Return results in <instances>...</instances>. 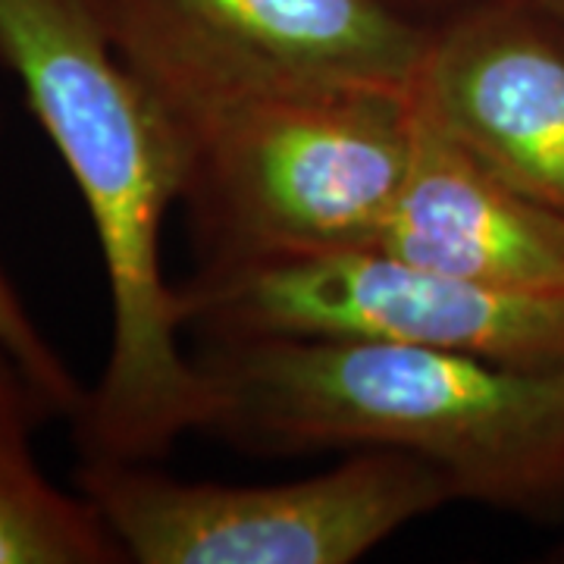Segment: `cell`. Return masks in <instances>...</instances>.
Returning <instances> with one entry per match:
<instances>
[{"label": "cell", "instance_id": "6da1fadb", "mask_svg": "<svg viewBox=\"0 0 564 564\" xmlns=\"http://www.w3.org/2000/svg\"><path fill=\"white\" fill-rule=\"evenodd\" d=\"M107 32L173 126L198 270L236 276L370 248L404 180L414 88L304 73L166 0H98Z\"/></svg>", "mask_w": 564, "mask_h": 564}, {"label": "cell", "instance_id": "7a4b0ae2", "mask_svg": "<svg viewBox=\"0 0 564 564\" xmlns=\"http://www.w3.org/2000/svg\"><path fill=\"white\" fill-rule=\"evenodd\" d=\"M0 66L76 182L107 276L110 348L73 421L79 455L161 462L217 411L163 267L166 214L185 188L180 139L98 0H0Z\"/></svg>", "mask_w": 564, "mask_h": 564}, {"label": "cell", "instance_id": "3957f363", "mask_svg": "<svg viewBox=\"0 0 564 564\" xmlns=\"http://www.w3.org/2000/svg\"><path fill=\"white\" fill-rule=\"evenodd\" d=\"M207 433L248 455L386 448L433 464L458 502L564 514V370L361 339L207 343Z\"/></svg>", "mask_w": 564, "mask_h": 564}, {"label": "cell", "instance_id": "277c9868", "mask_svg": "<svg viewBox=\"0 0 564 564\" xmlns=\"http://www.w3.org/2000/svg\"><path fill=\"white\" fill-rule=\"evenodd\" d=\"M73 486L132 564H351L458 502L433 464L386 448L345 452L321 474L254 486L82 455Z\"/></svg>", "mask_w": 564, "mask_h": 564}, {"label": "cell", "instance_id": "5b68a950", "mask_svg": "<svg viewBox=\"0 0 564 564\" xmlns=\"http://www.w3.org/2000/svg\"><path fill=\"white\" fill-rule=\"evenodd\" d=\"M185 329L207 343L361 339L564 370V295L514 292L355 248L180 285Z\"/></svg>", "mask_w": 564, "mask_h": 564}, {"label": "cell", "instance_id": "8992f818", "mask_svg": "<svg viewBox=\"0 0 564 564\" xmlns=\"http://www.w3.org/2000/svg\"><path fill=\"white\" fill-rule=\"evenodd\" d=\"M414 104L492 173L564 217V25L480 0L430 32Z\"/></svg>", "mask_w": 564, "mask_h": 564}, {"label": "cell", "instance_id": "52a82bcc", "mask_svg": "<svg viewBox=\"0 0 564 564\" xmlns=\"http://www.w3.org/2000/svg\"><path fill=\"white\" fill-rule=\"evenodd\" d=\"M377 248L496 289L564 295V217L492 173L417 104Z\"/></svg>", "mask_w": 564, "mask_h": 564}, {"label": "cell", "instance_id": "ba28073f", "mask_svg": "<svg viewBox=\"0 0 564 564\" xmlns=\"http://www.w3.org/2000/svg\"><path fill=\"white\" fill-rule=\"evenodd\" d=\"M210 32L326 79L411 91L430 32L383 0H166Z\"/></svg>", "mask_w": 564, "mask_h": 564}, {"label": "cell", "instance_id": "9c48e42d", "mask_svg": "<svg viewBox=\"0 0 564 564\" xmlns=\"http://www.w3.org/2000/svg\"><path fill=\"white\" fill-rule=\"evenodd\" d=\"M61 411L0 339V564H126V552L79 489L39 462V430Z\"/></svg>", "mask_w": 564, "mask_h": 564}, {"label": "cell", "instance_id": "30bf717a", "mask_svg": "<svg viewBox=\"0 0 564 564\" xmlns=\"http://www.w3.org/2000/svg\"><path fill=\"white\" fill-rule=\"evenodd\" d=\"M0 132H3V113H0ZM0 339L17 351V358L35 377V383L47 392V399L61 411V417H66L69 423L76 421L82 404L88 399V389L66 367L61 351L47 343V336L39 329L35 317L29 314V307L22 302L3 263H0Z\"/></svg>", "mask_w": 564, "mask_h": 564}, {"label": "cell", "instance_id": "8fae6325", "mask_svg": "<svg viewBox=\"0 0 564 564\" xmlns=\"http://www.w3.org/2000/svg\"><path fill=\"white\" fill-rule=\"evenodd\" d=\"M386 7H392L395 13H402L408 20L421 22L426 29H436L440 22L458 17L462 10L480 3V0H383Z\"/></svg>", "mask_w": 564, "mask_h": 564}, {"label": "cell", "instance_id": "7c38bea8", "mask_svg": "<svg viewBox=\"0 0 564 564\" xmlns=\"http://www.w3.org/2000/svg\"><path fill=\"white\" fill-rule=\"evenodd\" d=\"M533 3H536L543 13H549L558 25H564V0H533Z\"/></svg>", "mask_w": 564, "mask_h": 564}, {"label": "cell", "instance_id": "4fadbf2b", "mask_svg": "<svg viewBox=\"0 0 564 564\" xmlns=\"http://www.w3.org/2000/svg\"><path fill=\"white\" fill-rule=\"evenodd\" d=\"M549 562L564 564V536H562V540H558V543L552 545V552H549Z\"/></svg>", "mask_w": 564, "mask_h": 564}]
</instances>
